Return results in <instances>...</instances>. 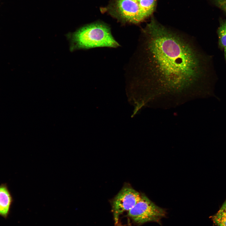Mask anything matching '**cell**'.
Wrapping results in <instances>:
<instances>
[{
	"instance_id": "277c9868",
	"label": "cell",
	"mask_w": 226,
	"mask_h": 226,
	"mask_svg": "<svg viewBox=\"0 0 226 226\" xmlns=\"http://www.w3.org/2000/svg\"><path fill=\"white\" fill-rule=\"evenodd\" d=\"M141 195L130 187L123 188L113 199L112 212L115 224L119 223L120 216L126 211L131 209L139 201Z\"/></svg>"
},
{
	"instance_id": "7c38bea8",
	"label": "cell",
	"mask_w": 226,
	"mask_h": 226,
	"mask_svg": "<svg viewBox=\"0 0 226 226\" xmlns=\"http://www.w3.org/2000/svg\"><path fill=\"white\" fill-rule=\"evenodd\" d=\"M115 226H122L121 225V224L120 223H119L115 225Z\"/></svg>"
},
{
	"instance_id": "ba28073f",
	"label": "cell",
	"mask_w": 226,
	"mask_h": 226,
	"mask_svg": "<svg viewBox=\"0 0 226 226\" xmlns=\"http://www.w3.org/2000/svg\"><path fill=\"white\" fill-rule=\"evenodd\" d=\"M211 218L217 226H226V216L217 213L212 216Z\"/></svg>"
},
{
	"instance_id": "5b68a950",
	"label": "cell",
	"mask_w": 226,
	"mask_h": 226,
	"mask_svg": "<svg viewBox=\"0 0 226 226\" xmlns=\"http://www.w3.org/2000/svg\"><path fill=\"white\" fill-rule=\"evenodd\" d=\"M13 198L6 184L0 185V216L7 217L9 213Z\"/></svg>"
},
{
	"instance_id": "9c48e42d",
	"label": "cell",
	"mask_w": 226,
	"mask_h": 226,
	"mask_svg": "<svg viewBox=\"0 0 226 226\" xmlns=\"http://www.w3.org/2000/svg\"><path fill=\"white\" fill-rule=\"evenodd\" d=\"M216 5L226 13V0H215Z\"/></svg>"
},
{
	"instance_id": "6da1fadb",
	"label": "cell",
	"mask_w": 226,
	"mask_h": 226,
	"mask_svg": "<svg viewBox=\"0 0 226 226\" xmlns=\"http://www.w3.org/2000/svg\"><path fill=\"white\" fill-rule=\"evenodd\" d=\"M141 35L137 70L144 85L153 93H201L207 60L193 37L154 18Z\"/></svg>"
},
{
	"instance_id": "52a82bcc",
	"label": "cell",
	"mask_w": 226,
	"mask_h": 226,
	"mask_svg": "<svg viewBox=\"0 0 226 226\" xmlns=\"http://www.w3.org/2000/svg\"><path fill=\"white\" fill-rule=\"evenodd\" d=\"M218 45L222 49L226 47V20L222 23L218 30Z\"/></svg>"
},
{
	"instance_id": "8fae6325",
	"label": "cell",
	"mask_w": 226,
	"mask_h": 226,
	"mask_svg": "<svg viewBox=\"0 0 226 226\" xmlns=\"http://www.w3.org/2000/svg\"><path fill=\"white\" fill-rule=\"evenodd\" d=\"M224 56L225 58V59L226 61V47H225L224 49Z\"/></svg>"
},
{
	"instance_id": "3957f363",
	"label": "cell",
	"mask_w": 226,
	"mask_h": 226,
	"mask_svg": "<svg viewBox=\"0 0 226 226\" xmlns=\"http://www.w3.org/2000/svg\"><path fill=\"white\" fill-rule=\"evenodd\" d=\"M166 214L165 210L142 195L139 201L128 212L127 216L134 223L140 225L150 222L159 223Z\"/></svg>"
},
{
	"instance_id": "30bf717a",
	"label": "cell",
	"mask_w": 226,
	"mask_h": 226,
	"mask_svg": "<svg viewBox=\"0 0 226 226\" xmlns=\"http://www.w3.org/2000/svg\"><path fill=\"white\" fill-rule=\"evenodd\" d=\"M217 213L226 216V199Z\"/></svg>"
},
{
	"instance_id": "8992f818",
	"label": "cell",
	"mask_w": 226,
	"mask_h": 226,
	"mask_svg": "<svg viewBox=\"0 0 226 226\" xmlns=\"http://www.w3.org/2000/svg\"><path fill=\"white\" fill-rule=\"evenodd\" d=\"M157 0H141L139 4L142 19L144 20L153 12Z\"/></svg>"
},
{
	"instance_id": "4fadbf2b",
	"label": "cell",
	"mask_w": 226,
	"mask_h": 226,
	"mask_svg": "<svg viewBox=\"0 0 226 226\" xmlns=\"http://www.w3.org/2000/svg\"><path fill=\"white\" fill-rule=\"evenodd\" d=\"M127 226H131L130 225H128Z\"/></svg>"
},
{
	"instance_id": "7a4b0ae2",
	"label": "cell",
	"mask_w": 226,
	"mask_h": 226,
	"mask_svg": "<svg viewBox=\"0 0 226 226\" xmlns=\"http://www.w3.org/2000/svg\"><path fill=\"white\" fill-rule=\"evenodd\" d=\"M67 36L71 51L97 47L116 48L119 45L112 36L110 27L101 23L85 25Z\"/></svg>"
}]
</instances>
